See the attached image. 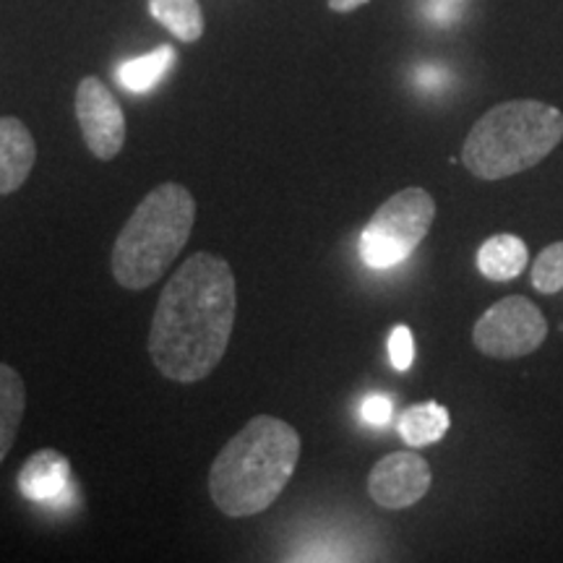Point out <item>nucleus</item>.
Listing matches in <instances>:
<instances>
[{
    "label": "nucleus",
    "instance_id": "obj_1",
    "mask_svg": "<svg viewBox=\"0 0 563 563\" xmlns=\"http://www.w3.org/2000/svg\"><path fill=\"white\" fill-rule=\"evenodd\" d=\"M235 274L214 253H196L159 295L150 329L152 363L165 378L196 384L220 365L235 327Z\"/></svg>",
    "mask_w": 563,
    "mask_h": 563
},
{
    "label": "nucleus",
    "instance_id": "obj_2",
    "mask_svg": "<svg viewBox=\"0 0 563 563\" xmlns=\"http://www.w3.org/2000/svg\"><path fill=\"white\" fill-rule=\"evenodd\" d=\"M300 460L290 422L256 415L224 443L209 470V496L224 517L243 519L277 501Z\"/></svg>",
    "mask_w": 563,
    "mask_h": 563
},
{
    "label": "nucleus",
    "instance_id": "obj_3",
    "mask_svg": "<svg viewBox=\"0 0 563 563\" xmlns=\"http://www.w3.org/2000/svg\"><path fill=\"white\" fill-rule=\"evenodd\" d=\"M196 222V199L180 183H162L133 209L112 245V277L125 290H146L186 249Z\"/></svg>",
    "mask_w": 563,
    "mask_h": 563
},
{
    "label": "nucleus",
    "instance_id": "obj_4",
    "mask_svg": "<svg viewBox=\"0 0 563 563\" xmlns=\"http://www.w3.org/2000/svg\"><path fill=\"white\" fill-rule=\"evenodd\" d=\"M563 139V112L538 100H511L490 108L473 125L462 162L475 178L504 180L540 165Z\"/></svg>",
    "mask_w": 563,
    "mask_h": 563
},
{
    "label": "nucleus",
    "instance_id": "obj_5",
    "mask_svg": "<svg viewBox=\"0 0 563 563\" xmlns=\"http://www.w3.org/2000/svg\"><path fill=\"white\" fill-rule=\"evenodd\" d=\"M435 220V201L426 188H405L386 199L361 235V256L371 269L407 262L426 241Z\"/></svg>",
    "mask_w": 563,
    "mask_h": 563
},
{
    "label": "nucleus",
    "instance_id": "obj_6",
    "mask_svg": "<svg viewBox=\"0 0 563 563\" xmlns=\"http://www.w3.org/2000/svg\"><path fill=\"white\" fill-rule=\"evenodd\" d=\"M548 336L543 311L522 295L493 302L473 327V342L483 355L496 361H517L540 350Z\"/></svg>",
    "mask_w": 563,
    "mask_h": 563
},
{
    "label": "nucleus",
    "instance_id": "obj_7",
    "mask_svg": "<svg viewBox=\"0 0 563 563\" xmlns=\"http://www.w3.org/2000/svg\"><path fill=\"white\" fill-rule=\"evenodd\" d=\"M76 121L81 125L87 150L97 159L118 157L125 144V118L115 95L97 79L87 76L76 89Z\"/></svg>",
    "mask_w": 563,
    "mask_h": 563
},
{
    "label": "nucleus",
    "instance_id": "obj_8",
    "mask_svg": "<svg viewBox=\"0 0 563 563\" xmlns=\"http://www.w3.org/2000/svg\"><path fill=\"white\" fill-rule=\"evenodd\" d=\"M431 483V464L412 449H405V452L386 454L382 462L373 464L368 475V496L382 509H410L420 498H426Z\"/></svg>",
    "mask_w": 563,
    "mask_h": 563
},
{
    "label": "nucleus",
    "instance_id": "obj_9",
    "mask_svg": "<svg viewBox=\"0 0 563 563\" xmlns=\"http://www.w3.org/2000/svg\"><path fill=\"white\" fill-rule=\"evenodd\" d=\"M19 490L32 504L45 506L47 511H66L74 506L76 485L70 477V462L58 449H42L21 464Z\"/></svg>",
    "mask_w": 563,
    "mask_h": 563
},
{
    "label": "nucleus",
    "instance_id": "obj_10",
    "mask_svg": "<svg viewBox=\"0 0 563 563\" xmlns=\"http://www.w3.org/2000/svg\"><path fill=\"white\" fill-rule=\"evenodd\" d=\"M37 162V144L19 118H0V196L24 186Z\"/></svg>",
    "mask_w": 563,
    "mask_h": 563
},
{
    "label": "nucleus",
    "instance_id": "obj_11",
    "mask_svg": "<svg viewBox=\"0 0 563 563\" xmlns=\"http://www.w3.org/2000/svg\"><path fill=\"white\" fill-rule=\"evenodd\" d=\"M527 262H530V256H527L525 241L517 235H509V232L488 238L481 245V251H477V269L490 282L517 279L525 272Z\"/></svg>",
    "mask_w": 563,
    "mask_h": 563
},
{
    "label": "nucleus",
    "instance_id": "obj_12",
    "mask_svg": "<svg viewBox=\"0 0 563 563\" xmlns=\"http://www.w3.org/2000/svg\"><path fill=\"white\" fill-rule=\"evenodd\" d=\"M26 386L11 365L0 363V462L11 452L19 426L24 420Z\"/></svg>",
    "mask_w": 563,
    "mask_h": 563
},
{
    "label": "nucleus",
    "instance_id": "obj_13",
    "mask_svg": "<svg viewBox=\"0 0 563 563\" xmlns=\"http://www.w3.org/2000/svg\"><path fill=\"white\" fill-rule=\"evenodd\" d=\"M449 412L439 402H420L405 410L399 418V435H402L407 446L422 449L431 443L441 441L449 431Z\"/></svg>",
    "mask_w": 563,
    "mask_h": 563
},
{
    "label": "nucleus",
    "instance_id": "obj_14",
    "mask_svg": "<svg viewBox=\"0 0 563 563\" xmlns=\"http://www.w3.org/2000/svg\"><path fill=\"white\" fill-rule=\"evenodd\" d=\"M173 63H175L173 47L159 45L157 51H152L150 55H141V58L121 63L115 76L123 89L133 91V95H146V91H152L162 79H165V74L173 68Z\"/></svg>",
    "mask_w": 563,
    "mask_h": 563
},
{
    "label": "nucleus",
    "instance_id": "obj_15",
    "mask_svg": "<svg viewBox=\"0 0 563 563\" xmlns=\"http://www.w3.org/2000/svg\"><path fill=\"white\" fill-rule=\"evenodd\" d=\"M152 16L180 42H196L203 34L199 0H150Z\"/></svg>",
    "mask_w": 563,
    "mask_h": 563
},
{
    "label": "nucleus",
    "instance_id": "obj_16",
    "mask_svg": "<svg viewBox=\"0 0 563 563\" xmlns=\"http://www.w3.org/2000/svg\"><path fill=\"white\" fill-rule=\"evenodd\" d=\"M532 287L543 295H555L563 290V241L551 243L534 258Z\"/></svg>",
    "mask_w": 563,
    "mask_h": 563
},
{
    "label": "nucleus",
    "instance_id": "obj_17",
    "mask_svg": "<svg viewBox=\"0 0 563 563\" xmlns=\"http://www.w3.org/2000/svg\"><path fill=\"white\" fill-rule=\"evenodd\" d=\"M389 357L397 371H407L415 361V336L410 327H405V323H397L394 332L389 334Z\"/></svg>",
    "mask_w": 563,
    "mask_h": 563
},
{
    "label": "nucleus",
    "instance_id": "obj_18",
    "mask_svg": "<svg viewBox=\"0 0 563 563\" xmlns=\"http://www.w3.org/2000/svg\"><path fill=\"white\" fill-rule=\"evenodd\" d=\"M361 412L363 420L371 422V426H386L394 412L391 397H386V394H371V397H365Z\"/></svg>",
    "mask_w": 563,
    "mask_h": 563
},
{
    "label": "nucleus",
    "instance_id": "obj_19",
    "mask_svg": "<svg viewBox=\"0 0 563 563\" xmlns=\"http://www.w3.org/2000/svg\"><path fill=\"white\" fill-rule=\"evenodd\" d=\"M454 3L456 0H431V3H428V13H431V19L441 21V24H449V21L456 19Z\"/></svg>",
    "mask_w": 563,
    "mask_h": 563
},
{
    "label": "nucleus",
    "instance_id": "obj_20",
    "mask_svg": "<svg viewBox=\"0 0 563 563\" xmlns=\"http://www.w3.org/2000/svg\"><path fill=\"white\" fill-rule=\"evenodd\" d=\"M415 81H418L422 89H439L443 84V70L435 66H422L418 70V76H415Z\"/></svg>",
    "mask_w": 563,
    "mask_h": 563
},
{
    "label": "nucleus",
    "instance_id": "obj_21",
    "mask_svg": "<svg viewBox=\"0 0 563 563\" xmlns=\"http://www.w3.org/2000/svg\"><path fill=\"white\" fill-rule=\"evenodd\" d=\"M365 3H368V0H329V9L336 13H350V11H357Z\"/></svg>",
    "mask_w": 563,
    "mask_h": 563
}]
</instances>
